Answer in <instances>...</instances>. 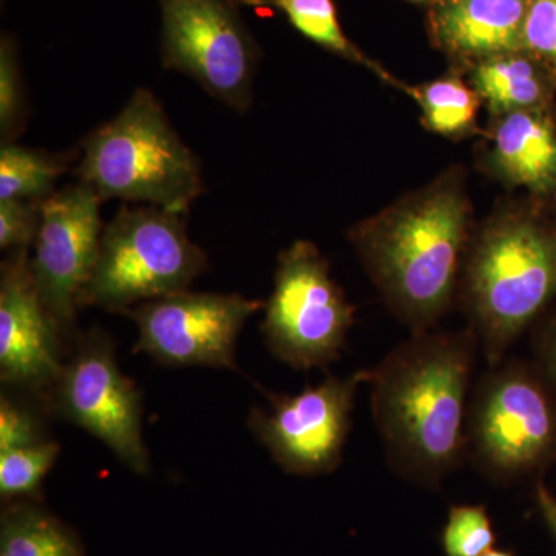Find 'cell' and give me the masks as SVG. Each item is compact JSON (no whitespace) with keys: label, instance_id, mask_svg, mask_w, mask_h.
I'll use <instances>...</instances> for the list:
<instances>
[{"label":"cell","instance_id":"1","mask_svg":"<svg viewBox=\"0 0 556 556\" xmlns=\"http://www.w3.org/2000/svg\"><path fill=\"white\" fill-rule=\"evenodd\" d=\"M477 350L468 332H417L369 369L372 417L402 478L437 489L459 466Z\"/></svg>","mask_w":556,"mask_h":556},{"label":"cell","instance_id":"2","mask_svg":"<svg viewBox=\"0 0 556 556\" xmlns=\"http://www.w3.org/2000/svg\"><path fill=\"white\" fill-rule=\"evenodd\" d=\"M466 237V200L452 185L427 190L353 233L376 283L415 334L447 309Z\"/></svg>","mask_w":556,"mask_h":556},{"label":"cell","instance_id":"3","mask_svg":"<svg viewBox=\"0 0 556 556\" xmlns=\"http://www.w3.org/2000/svg\"><path fill=\"white\" fill-rule=\"evenodd\" d=\"M76 175L102 201L146 203L179 214H189L206 189L199 156L144 87L134 91L115 118L84 138Z\"/></svg>","mask_w":556,"mask_h":556},{"label":"cell","instance_id":"4","mask_svg":"<svg viewBox=\"0 0 556 556\" xmlns=\"http://www.w3.org/2000/svg\"><path fill=\"white\" fill-rule=\"evenodd\" d=\"M188 214L123 206L101 233L100 249L79 308L126 313L139 303L189 291L207 269V255L190 241Z\"/></svg>","mask_w":556,"mask_h":556},{"label":"cell","instance_id":"5","mask_svg":"<svg viewBox=\"0 0 556 556\" xmlns=\"http://www.w3.org/2000/svg\"><path fill=\"white\" fill-rule=\"evenodd\" d=\"M556 292V244L525 219L485 230L468 265V295L482 353L496 368Z\"/></svg>","mask_w":556,"mask_h":556},{"label":"cell","instance_id":"6","mask_svg":"<svg viewBox=\"0 0 556 556\" xmlns=\"http://www.w3.org/2000/svg\"><path fill=\"white\" fill-rule=\"evenodd\" d=\"M467 447L495 481L510 482L556 453V409L546 387L522 364L490 368L467 409Z\"/></svg>","mask_w":556,"mask_h":556},{"label":"cell","instance_id":"7","mask_svg":"<svg viewBox=\"0 0 556 556\" xmlns=\"http://www.w3.org/2000/svg\"><path fill=\"white\" fill-rule=\"evenodd\" d=\"M353 324L354 308L320 251L302 240L281 252L262 324L270 353L294 369L328 367Z\"/></svg>","mask_w":556,"mask_h":556},{"label":"cell","instance_id":"8","mask_svg":"<svg viewBox=\"0 0 556 556\" xmlns=\"http://www.w3.org/2000/svg\"><path fill=\"white\" fill-rule=\"evenodd\" d=\"M163 67L195 80L214 100L248 112L260 47L236 0H159Z\"/></svg>","mask_w":556,"mask_h":556},{"label":"cell","instance_id":"9","mask_svg":"<svg viewBox=\"0 0 556 556\" xmlns=\"http://www.w3.org/2000/svg\"><path fill=\"white\" fill-rule=\"evenodd\" d=\"M46 402L67 422L100 439L131 471L149 475L141 394L121 372L108 332L91 329L79 338Z\"/></svg>","mask_w":556,"mask_h":556},{"label":"cell","instance_id":"10","mask_svg":"<svg viewBox=\"0 0 556 556\" xmlns=\"http://www.w3.org/2000/svg\"><path fill=\"white\" fill-rule=\"evenodd\" d=\"M368 371L328 376L302 393L268 394L269 409L252 408L249 427L285 471L318 477L342 463L357 390Z\"/></svg>","mask_w":556,"mask_h":556},{"label":"cell","instance_id":"11","mask_svg":"<svg viewBox=\"0 0 556 556\" xmlns=\"http://www.w3.org/2000/svg\"><path fill=\"white\" fill-rule=\"evenodd\" d=\"M260 300L240 294L178 292L127 309L138 328L135 350L170 367L237 369L236 348Z\"/></svg>","mask_w":556,"mask_h":556},{"label":"cell","instance_id":"12","mask_svg":"<svg viewBox=\"0 0 556 556\" xmlns=\"http://www.w3.org/2000/svg\"><path fill=\"white\" fill-rule=\"evenodd\" d=\"M101 203L100 195L79 181L42 204L30 266L40 299L64 339L75 334L80 292L100 249Z\"/></svg>","mask_w":556,"mask_h":556},{"label":"cell","instance_id":"13","mask_svg":"<svg viewBox=\"0 0 556 556\" xmlns=\"http://www.w3.org/2000/svg\"><path fill=\"white\" fill-rule=\"evenodd\" d=\"M62 336L33 277L28 249L9 252L0 266V379L43 401L60 378Z\"/></svg>","mask_w":556,"mask_h":556},{"label":"cell","instance_id":"14","mask_svg":"<svg viewBox=\"0 0 556 556\" xmlns=\"http://www.w3.org/2000/svg\"><path fill=\"white\" fill-rule=\"evenodd\" d=\"M526 0H447L437 30L450 49L475 56H504L525 47Z\"/></svg>","mask_w":556,"mask_h":556},{"label":"cell","instance_id":"15","mask_svg":"<svg viewBox=\"0 0 556 556\" xmlns=\"http://www.w3.org/2000/svg\"><path fill=\"white\" fill-rule=\"evenodd\" d=\"M495 161L510 181L535 190L556 182V137L533 110L507 113L495 134Z\"/></svg>","mask_w":556,"mask_h":556},{"label":"cell","instance_id":"16","mask_svg":"<svg viewBox=\"0 0 556 556\" xmlns=\"http://www.w3.org/2000/svg\"><path fill=\"white\" fill-rule=\"evenodd\" d=\"M0 556H86L78 533L33 500L9 501L0 517Z\"/></svg>","mask_w":556,"mask_h":556},{"label":"cell","instance_id":"17","mask_svg":"<svg viewBox=\"0 0 556 556\" xmlns=\"http://www.w3.org/2000/svg\"><path fill=\"white\" fill-rule=\"evenodd\" d=\"M75 159L73 152L2 144L0 149V201L20 200L43 203L53 195L58 179Z\"/></svg>","mask_w":556,"mask_h":556},{"label":"cell","instance_id":"18","mask_svg":"<svg viewBox=\"0 0 556 556\" xmlns=\"http://www.w3.org/2000/svg\"><path fill=\"white\" fill-rule=\"evenodd\" d=\"M475 89L495 113L535 109L544 100V84L525 58L495 56L473 73Z\"/></svg>","mask_w":556,"mask_h":556},{"label":"cell","instance_id":"19","mask_svg":"<svg viewBox=\"0 0 556 556\" xmlns=\"http://www.w3.org/2000/svg\"><path fill=\"white\" fill-rule=\"evenodd\" d=\"M236 2L240 7H260V9L273 7L280 10L305 38L348 60L371 65L346 39L345 33L340 27L332 0H236Z\"/></svg>","mask_w":556,"mask_h":556},{"label":"cell","instance_id":"20","mask_svg":"<svg viewBox=\"0 0 556 556\" xmlns=\"http://www.w3.org/2000/svg\"><path fill=\"white\" fill-rule=\"evenodd\" d=\"M412 93L424 110L428 127L438 134L466 129L477 113L478 94L455 78L434 80Z\"/></svg>","mask_w":556,"mask_h":556},{"label":"cell","instance_id":"21","mask_svg":"<svg viewBox=\"0 0 556 556\" xmlns=\"http://www.w3.org/2000/svg\"><path fill=\"white\" fill-rule=\"evenodd\" d=\"M56 441L0 453V496L3 501L33 500L60 456Z\"/></svg>","mask_w":556,"mask_h":556},{"label":"cell","instance_id":"22","mask_svg":"<svg viewBox=\"0 0 556 556\" xmlns=\"http://www.w3.org/2000/svg\"><path fill=\"white\" fill-rule=\"evenodd\" d=\"M28 108L20 43L10 33L0 38V139L11 144L27 127Z\"/></svg>","mask_w":556,"mask_h":556},{"label":"cell","instance_id":"23","mask_svg":"<svg viewBox=\"0 0 556 556\" xmlns=\"http://www.w3.org/2000/svg\"><path fill=\"white\" fill-rule=\"evenodd\" d=\"M492 518L482 504L452 506L442 529L441 544L445 556H482L495 548Z\"/></svg>","mask_w":556,"mask_h":556},{"label":"cell","instance_id":"24","mask_svg":"<svg viewBox=\"0 0 556 556\" xmlns=\"http://www.w3.org/2000/svg\"><path fill=\"white\" fill-rule=\"evenodd\" d=\"M42 204L35 201H0V249L17 251L35 244L42 219Z\"/></svg>","mask_w":556,"mask_h":556},{"label":"cell","instance_id":"25","mask_svg":"<svg viewBox=\"0 0 556 556\" xmlns=\"http://www.w3.org/2000/svg\"><path fill=\"white\" fill-rule=\"evenodd\" d=\"M522 42L556 70V0H527Z\"/></svg>","mask_w":556,"mask_h":556},{"label":"cell","instance_id":"26","mask_svg":"<svg viewBox=\"0 0 556 556\" xmlns=\"http://www.w3.org/2000/svg\"><path fill=\"white\" fill-rule=\"evenodd\" d=\"M47 441L39 420L11 401L5 394L0 397V453L31 447Z\"/></svg>","mask_w":556,"mask_h":556},{"label":"cell","instance_id":"27","mask_svg":"<svg viewBox=\"0 0 556 556\" xmlns=\"http://www.w3.org/2000/svg\"><path fill=\"white\" fill-rule=\"evenodd\" d=\"M535 497L538 510H540L541 517H543L556 541V497L543 482H538Z\"/></svg>","mask_w":556,"mask_h":556},{"label":"cell","instance_id":"28","mask_svg":"<svg viewBox=\"0 0 556 556\" xmlns=\"http://www.w3.org/2000/svg\"><path fill=\"white\" fill-rule=\"evenodd\" d=\"M541 361H543L544 368H546L548 378L556 387V328L551 331L547 339L541 345Z\"/></svg>","mask_w":556,"mask_h":556},{"label":"cell","instance_id":"29","mask_svg":"<svg viewBox=\"0 0 556 556\" xmlns=\"http://www.w3.org/2000/svg\"><path fill=\"white\" fill-rule=\"evenodd\" d=\"M482 556H515V555L508 551H497V548H492V551L486 552V554H484Z\"/></svg>","mask_w":556,"mask_h":556}]
</instances>
